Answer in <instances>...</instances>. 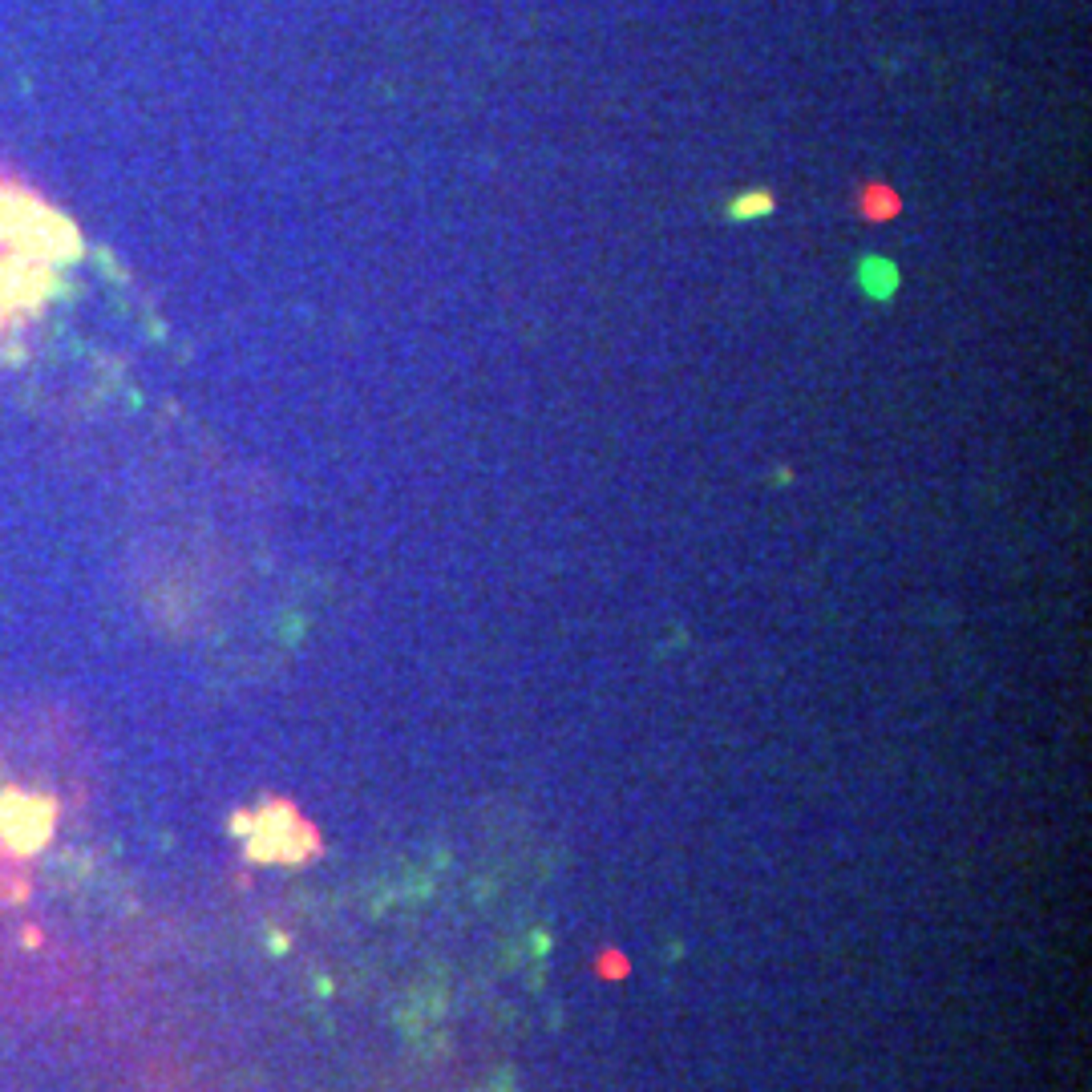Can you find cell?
Listing matches in <instances>:
<instances>
[{
    "instance_id": "3957f363",
    "label": "cell",
    "mask_w": 1092,
    "mask_h": 1092,
    "mask_svg": "<svg viewBox=\"0 0 1092 1092\" xmlns=\"http://www.w3.org/2000/svg\"><path fill=\"white\" fill-rule=\"evenodd\" d=\"M898 211L894 195L890 190H870V206H866V219H890Z\"/></svg>"
},
{
    "instance_id": "7a4b0ae2",
    "label": "cell",
    "mask_w": 1092,
    "mask_h": 1092,
    "mask_svg": "<svg viewBox=\"0 0 1092 1092\" xmlns=\"http://www.w3.org/2000/svg\"><path fill=\"white\" fill-rule=\"evenodd\" d=\"M769 211H773V199H769V195H744V199L733 203V215H737V219H753V215H769Z\"/></svg>"
},
{
    "instance_id": "6da1fadb",
    "label": "cell",
    "mask_w": 1092,
    "mask_h": 1092,
    "mask_svg": "<svg viewBox=\"0 0 1092 1092\" xmlns=\"http://www.w3.org/2000/svg\"><path fill=\"white\" fill-rule=\"evenodd\" d=\"M74 255V227L37 195L0 178V328L37 304L57 267Z\"/></svg>"
}]
</instances>
